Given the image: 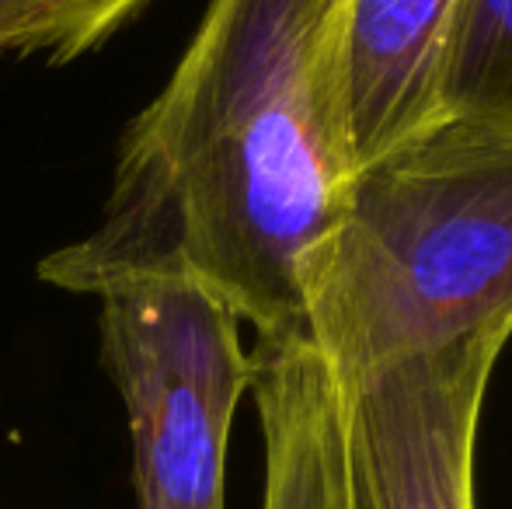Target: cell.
Segmentation results:
<instances>
[{
  "label": "cell",
  "instance_id": "cell-5",
  "mask_svg": "<svg viewBox=\"0 0 512 509\" xmlns=\"http://www.w3.org/2000/svg\"><path fill=\"white\" fill-rule=\"evenodd\" d=\"M457 0H345L335 112L352 175L439 123Z\"/></svg>",
  "mask_w": 512,
  "mask_h": 509
},
{
  "label": "cell",
  "instance_id": "cell-3",
  "mask_svg": "<svg viewBox=\"0 0 512 509\" xmlns=\"http://www.w3.org/2000/svg\"><path fill=\"white\" fill-rule=\"evenodd\" d=\"M95 297L140 509H227L230 429L251 391L244 321L185 272L115 279Z\"/></svg>",
  "mask_w": 512,
  "mask_h": 509
},
{
  "label": "cell",
  "instance_id": "cell-4",
  "mask_svg": "<svg viewBox=\"0 0 512 509\" xmlns=\"http://www.w3.org/2000/svg\"><path fill=\"white\" fill-rule=\"evenodd\" d=\"M506 328L349 381L363 509H474V443Z\"/></svg>",
  "mask_w": 512,
  "mask_h": 509
},
{
  "label": "cell",
  "instance_id": "cell-8",
  "mask_svg": "<svg viewBox=\"0 0 512 509\" xmlns=\"http://www.w3.org/2000/svg\"><path fill=\"white\" fill-rule=\"evenodd\" d=\"M150 0H0V56H49L63 63L91 53Z\"/></svg>",
  "mask_w": 512,
  "mask_h": 509
},
{
  "label": "cell",
  "instance_id": "cell-2",
  "mask_svg": "<svg viewBox=\"0 0 512 509\" xmlns=\"http://www.w3.org/2000/svg\"><path fill=\"white\" fill-rule=\"evenodd\" d=\"M300 304L345 384L512 332V126L443 119L359 168L300 269Z\"/></svg>",
  "mask_w": 512,
  "mask_h": 509
},
{
  "label": "cell",
  "instance_id": "cell-1",
  "mask_svg": "<svg viewBox=\"0 0 512 509\" xmlns=\"http://www.w3.org/2000/svg\"><path fill=\"white\" fill-rule=\"evenodd\" d=\"M345 0H209L164 91L126 126L108 203L39 279L91 293L185 272L258 335L300 328V269L352 168L335 112Z\"/></svg>",
  "mask_w": 512,
  "mask_h": 509
},
{
  "label": "cell",
  "instance_id": "cell-6",
  "mask_svg": "<svg viewBox=\"0 0 512 509\" xmlns=\"http://www.w3.org/2000/svg\"><path fill=\"white\" fill-rule=\"evenodd\" d=\"M251 391L265 443L262 509H363L345 387L300 328L258 335Z\"/></svg>",
  "mask_w": 512,
  "mask_h": 509
},
{
  "label": "cell",
  "instance_id": "cell-7",
  "mask_svg": "<svg viewBox=\"0 0 512 509\" xmlns=\"http://www.w3.org/2000/svg\"><path fill=\"white\" fill-rule=\"evenodd\" d=\"M443 119L512 126V0H457L439 77Z\"/></svg>",
  "mask_w": 512,
  "mask_h": 509
}]
</instances>
